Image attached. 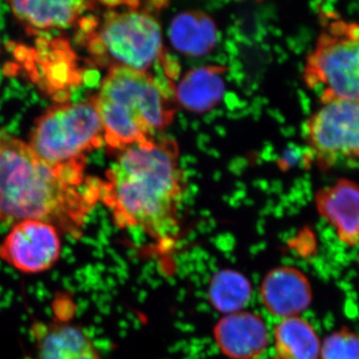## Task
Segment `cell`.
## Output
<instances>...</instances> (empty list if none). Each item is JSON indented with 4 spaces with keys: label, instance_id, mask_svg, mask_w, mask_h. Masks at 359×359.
<instances>
[{
    "label": "cell",
    "instance_id": "cell-1",
    "mask_svg": "<svg viewBox=\"0 0 359 359\" xmlns=\"http://www.w3.org/2000/svg\"><path fill=\"white\" fill-rule=\"evenodd\" d=\"M106 175L100 200L112 212L115 224L160 244L173 242L186 189L176 141L157 138L125 149Z\"/></svg>",
    "mask_w": 359,
    "mask_h": 359
},
{
    "label": "cell",
    "instance_id": "cell-2",
    "mask_svg": "<svg viewBox=\"0 0 359 359\" xmlns=\"http://www.w3.org/2000/svg\"><path fill=\"white\" fill-rule=\"evenodd\" d=\"M86 182L80 188L66 185L56 168L40 159L25 142L0 137L1 221H41L78 240L87 216L100 200L99 180L89 177Z\"/></svg>",
    "mask_w": 359,
    "mask_h": 359
},
{
    "label": "cell",
    "instance_id": "cell-3",
    "mask_svg": "<svg viewBox=\"0 0 359 359\" xmlns=\"http://www.w3.org/2000/svg\"><path fill=\"white\" fill-rule=\"evenodd\" d=\"M112 150L147 144L174 121L171 96L152 73L112 66L98 95L92 97Z\"/></svg>",
    "mask_w": 359,
    "mask_h": 359
},
{
    "label": "cell",
    "instance_id": "cell-4",
    "mask_svg": "<svg viewBox=\"0 0 359 359\" xmlns=\"http://www.w3.org/2000/svg\"><path fill=\"white\" fill-rule=\"evenodd\" d=\"M108 6L100 32L86 37L90 53L96 61L147 72L164 54L162 28L154 8L141 7L140 2L128 1L117 8Z\"/></svg>",
    "mask_w": 359,
    "mask_h": 359
},
{
    "label": "cell",
    "instance_id": "cell-5",
    "mask_svg": "<svg viewBox=\"0 0 359 359\" xmlns=\"http://www.w3.org/2000/svg\"><path fill=\"white\" fill-rule=\"evenodd\" d=\"M104 128L93 101L53 106L35 122L33 152L50 166L86 157L85 152L100 148Z\"/></svg>",
    "mask_w": 359,
    "mask_h": 359
},
{
    "label": "cell",
    "instance_id": "cell-6",
    "mask_svg": "<svg viewBox=\"0 0 359 359\" xmlns=\"http://www.w3.org/2000/svg\"><path fill=\"white\" fill-rule=\"evenodd\" d=\"M306 57L304 81L320 104L359 101V43L325 21Z\"/></svg>",
    "mask_w": 359,
    "mask_h": 359
},
{
    "label": "cell",
    "instance_id": "cell-7",
    "mask_svg": "<svg viewBox=\"0 0 359 359\" xmlns=\"http://www.w3.org/2000/svg\"><path fill=\"white\" fill-rule=\"evenodd\" d=\"M311 160L320 170L359 160V101L321 104L306 123Z\"/></svg>",
    "mask_w": 359,
    "mask_h": 359
},
{
    "label": "cell",
    "instance_id": "cell-8",
    "mask_svg": "<svg viewBox=\"0 0 359 359\" xmlns=\"http://www.w3.org/2000/svg\"><path fill=\"white\" fill-rule=\"evenodd\" d=\"M59 231L50 224L26 219L14 224L0 245V259L25 273L53 268L61 256Z\"/></svg>",
    "mask_w": 359,
    "mask_h": 359
},
{
    "label": "cell",
    "instance_id": "cell-9",
    "mask_svg": "<svg viewBox=\"0 0 359 359\" xmlns=\"http://www.w3.org/2000/svg\"><path fill=\"white\" fill-rule=\"evenodd\" d=\"M27 359H102L83 328L65 320L36 323Z\"/></svg>",
    "mask_w": 359,
    "mask_h": 359
},
{
    "label": "cell",
    "instance_id": "cell-10",
    "mask_svg": "<svg viewBox=\"0 0 359 359\" xmlns=\"http://www.w3.org/2000/svg\"><path fill=\"white\" fill-rule=\"evenodd\" d=\"M219 351L230 359H257L269 346V332L261 316L241 311L226 314L215 327Z\"/></svg>",
    "mask_w": 359,
    "mask_h": 359
},
{
    "label": "cell",
    "instance_id": "cell-11",
    "mask_svg": "<svg viewBox=\"0 0 359 359\" xmlns=\"http://www.w3.org/2000/svg\"><path fill=\"white\" fill-rule=\"evenodd\" d=\"M316 207L321 218L334 229L342 244H359V185L348 179H339L316 194Z\"/></svg>",
    "mask_w": 359,
    "mask_h": 359
},
{
    "label": "cell",
    "instance_id": "cell-12",
    "mask_svg": "<svg viewBox=\"0 0 359 359\" xmlns=\"http://www.w3.org/2000/svg\"><path fill=\"white\" fill-rule=\"evenodd\" d=\"M264 308L276 318L299 316L313 302V289L308 276L292 266H280L264 276L261 287Z\"/></svg>",
    "mask_w": 359,
    "mask_h": 359
},
{
    "label": "cell",
    "instance_id": "cell-13",
    "mask_svg": "<svg viewBox=\"0 0 359 359\" xmlns=\"http://www.w3.org/2000/svg\"><path fill=\"white\" fill-rule=\"evenodd\" d=\"M226 68L205 65L188 71L175 88L177 102L190 112L205 113L223 98Z\"/></svg>",
    "mask_w": 359,
    "mask_h": 359
},
{
    "label": "cell",
    "instance_id": "cell-14",
    "mask_svg": "<svg viewBox=\"0 0 359 359\" xmlns=\"http://www.w3.org/2000/svg\"><path fill=\"white\" fill-rule=\"evenodd\" d=\"M169 37L181 53L201 57L216 47L218 29L211 16L199 11H188L175 16L170 25Z\"/></svg>",
    "mask_w": 359,
    "mask_h": 359
},
{
    "label": "cell",
    "instance_id": "cell-15",
    "mask_svg": "<svg viewBox=\"0 0 359 359\" xmlns=\"http://www.w3.org/2000/svg\"><path fill=\"white\" fill-rule=\"evenodd\" d=\"M18 20L36 28H67L79 14L93 8L85 1H9Z\"/></svg>",
    "mask_w": 359,
    "mask_h": 359
},
{
    "label": "cell",
    "instance_id": "cell-16",
    "mask_svg": "<svg viewBox=\"0 0 359 359\" xmlns=\"http://www.w3.org/2000/svg\"><path fill=\"white\" fill-rule=\"evenodd\" d=\"M275 347L280 359H320L321 342L309 321L294 316L276 325Z\"/></svg>",
    "mask_w": 359,
    "mask_h": 359
},
{
    "label": "cell",
    "instance_id": "cell-17",
    "mask_svg": "<svg viewBox=\"0 0 359 359\" xmlns=\"http://www.w3.org/2000/svg\"><path fill=\"white\" fill-rule=\"evenodd\" d=\"M250 294L249 280L238 271H219L210 283V302L217 311L224 314L243 311L250 301Z\"/></svg>",
    "mask_w": 359,
    "mask_h": 359
},
{
    "label": "cell",
    "instance_id": "cell-18",
    "mask_svg": "<svg viewBox=\"0 0 359 359\" xmlns=\"http://www.w3.org/2000/svg\"><path fill=\"white\" fill-rule=\"evenodd\" d=\"M320 359H359V334L341 327L321 342Z\"/></svg>",
    "mask_w": 359,
    "mask_h": 359
},
{
    "label": "cell",
    "instance_id": "cell-19",
    "mask_svg": "<svg viewBox=\"0 0 359 359\" xmlns=\"http://www.w3.org/2000/svg\"><path fill=\"white\" fill-rule=\"evenodd\" d=\"M327 21L330 25L334 26L335 29L359 43V22L344 20L339 16H335L334 13H328Z\"/></svg>",
    "mask_w": 359,
    "mask_h": 359
},
{
    "label": "cell",
    "instance_id": "cell-20",
    "mask_svg": "<svg viewBox=\"0 0 359 359\" xmlns=\"http://www.w3.org/2000/svg\"><path fill=\"white\" fill-rule=\"evenodd\" d=\"M99 21L95 16H87V18H81L79 21L80 29L84 34L89 35L93 34L96 32V28L98 27Z\"/></svg>",
    "mask_w": 359,
    "mask_h": 359
},
{
    "label": "cell",
    "instance_id": "cell-21",
    "mask_svg": "<svg viewBox=\"0 0 359 359\" xmlns=\"http://www.w3.org/2000/svg\"><path fill=\"white\" fill-rule=\"evenodd\" d=\"M82 80L90 87H94L98 83L99 73L95 70H87L82 74Z\"/></svg>",
    "mask_w": 359,
    "mask_h": 359
},
{
    "label": "cell",
    "instance_id": "cell-22",
    "mask_svg": "<svg viewBox=\"0 0 359 359\" xmlns=\"http://www.w3.org/2000/svg\"><path fill=\"white\" fill-rule=\"evenodd\" d=\"M29 48L25 46V45H18L16 48L14 49V55L20 62H25L27 60L28 56H29Z\"/></svg>",
    "mask_w": 359,
    "mask_h": 359
},
{
    "label": "cell",
    "instance_id": "cell-23",
    "mask_svg": "<svg viewBox=\"0 0 359 359\" xmlns=\"http://www.w3.org/2000/svg\"><path fill=\"white\" fill-rule=\"evenodd\" d=\"M69 98L70 94L65 90H60L53 96L54 101H56V103L60 104V105H65L69 100Z\"/></svg>",
    "mask_w": 359,
    "mask_h": 359
},
{
    "label": "cell",
    "instance_id": "cell-24",
    "mask_svg": "<svg viewBox=\"0 0 359 359\" xmlns=\"http://www.w3.org/2000/svg\"><path fill=\"white\" fill-rule=\"evenodd\" d=\"M18 70H20V66L13 62L6 63L4 67V74L7 76H14L18 74Z\"/></svg>",
    "mask_w": 359,
    "mask_h": 359
},
{
    "label": "cell",
    "instance_id": "cell-25",
    "mask_svg": "<svg viewBox=\"0 0 359 359\" xmlns=\"http://www.w3.org/2000/svg\"><path fill=\"white\" fill-rule=\"evenodd\" d=\"M358 266H359V255H358Z\"/></svg>",
    "mask_w": 359,
    "mask_h": 359
},
{
    "label": "cell",
    "instance_id": "cell-26",
    "mask_svg": "<svg viewBox=\"0 0 359 359\" xmlns=\"http://www.w3.org/2000/svg\"><path fill=\"white\" fill-rule=\"evenodd\" d=\"M0 221H1V216H0Z\"/></svg>",
    "mask_w": 359,
    "mask_h": 359
}]
</instances>
